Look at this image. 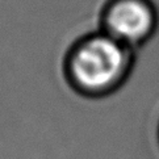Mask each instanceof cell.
Listing matches in <instances>:
<instances>
[{"instance_id": "cell-1", "label": "cell", "mask_w": 159, "mask_h": 159, "mask_svg": "<svg viewBox=\"0 0 159 159\" xmlns=\"http://www.w3.org/2000/svg\"><path fill=\"white\" fill-rule=\"evenodd\" d=\"M137 52L100 29L80 34L62 58V76L84 99H105L118 92L134 71Z\"/></svg>"}, {"instance_id": "cell-3", "label": "cell", "mask_w": 159, "mask_h": 159, "mask_svg": "<svg viewBox=\"0 0 159 159\" xmlns=\"http://www.w3.org/2000/svg\"><path fill=\"white\" fill-rule=\"evenodd\" d=\"M158 137H159V125H158Z\"/></svg>"}, {"instance_id": "cell-2", "label": "cell", "mask_w": 159, "mask_h": 159, "mask_svg": "<svg viewBox=\"0 0 159 159\" xmlns=\"http://www.w3.org/2000/svg\"><path fill=\"white\" fill-rule=\"evenodd\" d=\"M98 20V29L137 52L157 34L159 9L152 0H105Z\"/></svg>"}]
</instances>
